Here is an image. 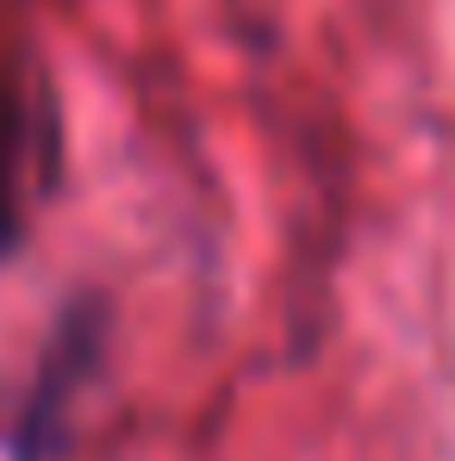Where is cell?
<instances>
[{
  "instance_id": "6da1fadb",
  "label": "cell",
  "mask_w": 455,
  "mask_h": 461,
  "mask_svg": "<svg viewBox=\"0 0 455 461\" xmlns=\"http://www.w3.org/2000/svg\"><path fill=\"white\" fill-rule=\"evenodd\" d=\"M19 138H13V106H6V94H0V243H6V230H13V212H19V181H13V168H19Z\"/></svg>"
}]
</instances>
